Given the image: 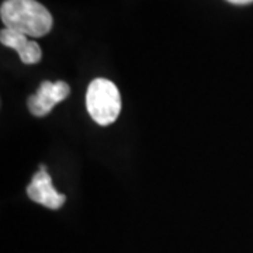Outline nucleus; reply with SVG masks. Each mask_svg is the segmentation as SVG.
Here are the masks:
<instances>
[{"mask_svg":"<svg viewBox=\"0 0 253 253\" xmlns=\"http://www.w3.org/2000/svg\"><path fill=\"white\" fill-rule=\"evenodd\" d=\"M69 93H71L69 84L65 82L58 81L55 83L48 81L42 82L36 94L28 97V110L36 117H44L51 113V110L58 103L66 99Z\"/></svg>","mask_w":253,"mask_h":253,"instance_id":"7ed1b4c3","label":"nucleus"},{"mask_svg":"<svg viewBox=\"0 0 253 253\" xmlns=\"http://www.w3.org/2000/svg\"><path fill=\"white\" fill-rule=\"evenodd\" d=\"M232 4H249V3H253V0H226Z\"/></svg>","mask_w":253,"mask_h":253,"instance_id":"423d86ee","label":"nucleus"},{"mask_svg":"<svg viewBox=\"0 0 253 253\" xmlns=\"http://www.w3.org/2000/svg\"><path fill=\"white\" fill-rule=\"evenodd\" d=\"M0 41L4 46H9L14 51H17L21 62L26 65L38 63L42 58V51L40 45L34 41H30L28 37L21 33L13 31L9 28H3L0 33Z\"/></svg>","mask_w":253,"mask_h":253,"instance_id":"39448f33","label":"nucleus"},{"mask_svg":"<svg viewBox=\"0 0 253 253\" xmlns=\"http://www.w3.org/2000/svg\"><path fill=\"white\" fill-rule=\"evenodd\" d=\"M86 109L99 126H110L121 113V96L118 87L107 79H94L87 87Z\"/></svg>","mask_w":253,"mask_h":253,"instance_id":"f03ea898","label":"nucleus"},{"mask_svg":"<svg viewBox=\"0 0 253 253\" xmlns=\"http://www.w3.org/2000/svg\"><path fill=\"white\" fill-rule=\"evenodd\" d=\"M0 17L4 28L34 38L46 36L54 24L51 13L37 0H4Z\"/></svg>","mask_w":253,"mask_h":253,"instance_id":"f257e3e1","label":"nucleus"},{"mask_svg":"<svg viewBox=\"0 0 253 253\" xmlns=\"http://www.w3.org/2000/svg\"><path fill=\"white\" fill-rule=\"evenodd\" d=\"M27 196L33 201L51 210L61 208L66 200L62 193H59L54 187L52 179L46 172L45 166H41V169L34 174L27 187Z\"/></svg>","mask_w":253,"mask_h":253,"instance_id":"20e7f679","label":"nucleus"}]
</instances>
